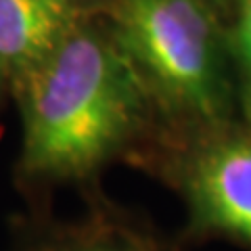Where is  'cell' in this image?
Here are the masks:
<instances>
[{
    "instance_id": "obj_2",
    "label": "cell",
    "mask_w": 251,
    "mask_h": 251,
    "mask_svg": "<svg viewBox=\"0 0 251 251\" xmlns=\"http://www.w3.org/2000/svg\"><path fill=\"white\" fill-rule=\"evenodd\" d=\"M111 31L168 134L234 122L237 74L209 0H117Z\"/></svg>"
},
{
    "instance_id": "obj_8",
    "label": "cell",
    "mask_w": 251,
    "mask_h": 251,
    "mask_svg": "<svg viewBox=\"0 0 251 251\" xmlns=\"http://www.w3.org/2000/svg\"><path fill=\"white\" fill-rule=\"evenodd\" d=\"M72 2H74V0H72Z\"/></svg>"
},
{
    "instance_id": "obj_1",
    "label": "cell",
    "mask_w": 251,
    "mask_h": 251,
    "mask_svg": "<svg viewBox=\"0 0 251 251\" xmlns=\"http://www.w3.org/2000/svg\"><path fill=\"white\" fill-rule=\"evenodd\" d=\"M13 84L23 120L19 170L38 182L92 178L159 122L111 25L77 21Z\"/></svg>"
},
{
    "instance_id": "obj_3",
    "label": "cell",
    "mask_w": 251,
    "mask_h": 251,
    "mask_svg": "<svg viewBox=\"0 0 251 251\" xmlns=\"http://www.w3.org/2000/svg\"><path fill=\"white\" fill-rule=\"evenodd\" d=\"M170 138L168 172L186 201L191 226L251 249V126L230 122Z\"/></svg>"
},
{
    "instance_id": "obj_5",
    "label": "cell",
    "mask_w": 251,
    "mask_h": 251,
    "mask_svg": "<svg viewBox=\"0 0 251 251\" xmlns=\"http://www.w3.org/2000/svg\"><path fill=\"white\" fill-rule=\"evenodd\" d=\"M34 251H182L126 209L99 205L80 224L42 243Z\"/></svg>"
},
{
    "instance_id": "obj_6",
    "label": "cell",
    "mask_w": 251,
    "mask_h": 251,
    "mask_svg": "<svg viewBox=\"0 0 251 251\" xmlns=\"http://www.w3.org/2000/svg\"><path fill=\"white\" fill-rule=\"evenodd\" d=\"M239 21L230 49L237 74L239 109L243 113V122L251 126V0H239Z\"/></svg>"
},
{
    "instance_id": "obj_7",
    "label": "cell",
    "mask_w": 251,
    "mask_h": 251,
    "mask_svg": "<svg viewBox=\"0 0 251 251\" xmlns=\"http://www.w3.org/2000/svg\"><path fill=\"white\" fill-rule=\"evenodd\" d=\"M4 75H6V74H4V67H2V63H0V80H2Z\"/></svg>"
},
{
    "instance_id": "obj_4",
    "label": "cell",
    "mask_w": 251,
    "mask_h": 251,
    "mask_svg": "<svg viewBox=\"0 0 251 251\" xmlns=\"http://www.w3.org/2000/svg\"><path fill=\"white\" fill-rule=\"evenodd\" d=\"M77 23L72 0H0V63L15 80Z\"/></svg>"
}]
</instances>
